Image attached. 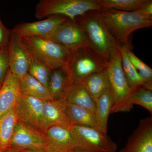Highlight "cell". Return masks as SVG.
I'll list each match as a JSON object with an SVG mask.
<instances>
[{
	"label": "cell",
	"mask_w": 152,
	"mask_h": 152,
	"mask_svg": "<svg viewBox=\"0 0 152 152\" xmlns=\"http://www.w3.org/2000/svg\"><path fill=\"white\" fill-rule=\"evenodd\" d=\"M119 152H152V117L140 121L138 126Z\"/></svg>",
	"instance_id": "obj_12"
},
{
	"label": "cell",
	"mask_w": 152,
	"mask_h": 152,
	"mask_svg": "<svg viewBox=\"0 0 152 152\" xmlns=\"http://www.w3.org/2000/svg\"><path fill=\"white\" fill-rule=\"evenodd\" d=\"M108 64L94 50L86 47L72 52L64 67L74 82L82 81L92 74L107 70Z\"/></svg>",
	"instance_id": "obj_5"
},
{
	"label": "cell",
	"mask_w": 152,
	"mask_h": 152,
	"mask_svg": "<svg viewBox=\"0 0 152 152\" xmlns=\"http://www.w3.org/2000/svg\"><path fill=\"white\" fill-rule=\"evenodd\" d=\"M16 36L29 54L51 69L64 67L70 56L69 50L51 39Z\"/></svg>",
	"instance_id": "obj_3"
},
{
	"label": "cell",
	"mask_w": 152,
	"mask_h": 152,
	"mask_svg": "<svg viewBox=\"0 0 152 152\" xmlns=\"http://www.w3.org/2000/svg\"><path fill=\"white\" fill-rule=\"evenodd\" d=\"M137 11L142 15L150 18H152V0H148L146 4Z\"/></svg>",
	"instance_id": "obj_31"
},
{
	"label": "cell",
	"mask_w": 152,
	"mask_h": 152,
	"mask_svg": "<svg viewBox=\"0 0 152 152\" xmlns=\"http://www.w3.org/2000/svg\"><path fill=\"white\" fill-rule=\"evenodd\" d=\"M11 30L5 26L0 18V48H7L11 35Z\"/></svg>",
	"instance_id": "obj_30"
},
{
	"label": "cell",
	"mask_w": 152,
	"mask_h": 152,
	"mask_svg": "<svg viewBox=\"0 0 152 152\" xmlns=\"http://www.w3.org/2000/svg\"><path fill=\"white\" fill-rule=\"evenodd\" d=\"M75 21L84 31L89 47L108 63L120 45L106 27L99 10L88 11L77 17Z\"/></svg>",
	"instance_id": "obj_1"
},
{
	"label": "cell",
	"mask_w": 152,
	"mask_h": 152,
	"mask_svg": "<svg viewBox=\"0 0 152 152\" xmlns=\"http://www.w3.org/2000/svg\"><path fill=\"white\" fill-rule=\"evenodd\" d=\"M131 103L142 106L146 109L152 115V90L141 86L133 91L130 96Z\"/></svg>",
	"instance_id": "obj_28"
},
{
	"label": "cell",
	"mask_w": 152,
	"mask_h": 152,
	"mask_svg": "<svg viewBox=\"0 0 152 152\" xmlns=\"http://www.w3.org/2000/svg\"><path fill=\"white\" fill-rule=\"evenodd\" d=\"M99 12L106 27L120 45H125L130 49L129 39L131 34L135 30L152 26V18L138 11L125 12L110 9Z\"/></svg>",
	"instance_id": "obj_2"
},
{
	"label": "cell",
	"mask_w": 152,
	"mask_h": 152,
	"mask_svg": "<svg viewBox=\"0 0 152 152\" xmlns=\"http://www.w3.org/2000/svg\"><path fill=\"white\" fill-rule=\"evenodd\" d=\"M108 77L114 95V104L110 114L130 111L133 105L130 101L132 91L123 72L120 48L108 64Z\"/></svg>",
	"instance_id": "obj_6"
},
{
	"label": "cell",
	"mask_w": 152,
	"mask_h": 152,
	"mask_svg": "<svg viewBox=\"0 0 152 152\" xmlns=\"http://www.w3.org/2000/svg\"><path fill=\"white\" fill-rule=\"evenodd\" d=\"M148 0H99L101 10L114 9L125 12L138 10Z\"/></svg>",
	"instance_id": "obj_25"
},
{
	"label": "cell",
	"mask_w": 152,
	"mask_h": 152,
	"mask_svg": "<svg viewBox=\"0 0 152 152\" xmlns=\"http://www.w3.org/2000/svg\"><path fill=\"white\" fill-rule=\"evenodd\" d=\"M4 151H3L1 149V148H0V152H3Z\"/></svg>",
	"instance_id": "obj_35"
},
{
	"label": "cell",
	"mask_w": 152,
	"mask_h": 152,
	"mask_svg": "<svg viewBox=\"0 0 152 152\" xmlns=\"http://www.w3.org/2000/svg\"><path fill=\"white\" fill-rule=\"evenodd\" d=\"M69 129L80 148L92 152H116L118 149L116 143L96 128L72 125Z\"/></svg>",
	"instance_id": "obj_7"
},
{
	"label": "cell",
	"mask_w": 152,
	"mask_h": 152,
	"mask_svg": "<svg viewBox=\"0 0 152 152\" xmlns=\"http://www.w3.org/2000/svg\"><path fill=\"white\" fill-rule=\"evenodd\" d=\"M65 98L68 103L81 106L88 109L96 118L94 102L90 96L83 82H74Z\"/></svg>",
	"instance_id": "obj_19"
},
{
	"label": "cell",
	"mask_w": 152,
	"mask_h": 152,
	"mask_svg": "<svg viewBox=\"0 0 152 152\" xmlns=\"http://www.w3.org/2000/svg\"><path fill=\"white\" fill-rule=\"evenodd\" d=\"M4 152H20V151L19 150L10 147V148L7 149L5 151H4Z\"/></svg>",
	"instance_id": "obj_34"
},
{
	"label": "cell",
	"mask_w": 152,
	"mask_h": 152,
	"mask_svg": "<svg viewBox=\"0 0 152 152\" xmlns=\"http://www.w3.org/2000/svg\"><path fill=\"white\" fill-rule=\"evenodd\" d=\"M3 152H4V151H3Z\"/></svg>",
	"instance_id": "obj_37"
},
{
	"label": "cell",
	"mask_w": 152,
	"mask_h": 152,
	"mask_svg": "<svg viewBox=\"0 0 152 152\" xmlns=\"http://www.w3.org/2000/svg\"><path fill=\"white\" fill-rule=\"evenodd\" d=\"M48 150L49 152H92L81 148L74 149L65 151H59L53 149L52 148L50 147H48Z\"/></svg>",
	"instance_id": "obj_32"
},
{
	"label": "cell",
	"mask_w": 152,
	"mask_h": 152,
	"mask_svg": "<svg viewBox=\"0 0 152 152\" xmlns=\"http://www.w3.org/2000/svg\"><path fill=\"white\" fill-rule=\"evenodd\" d=\"M19 78L9 70L0 88V116L14 109L21 94Z\"/></svg>",
	"instance_id": "obj_15"
},
{
	"label": "cell",
	"mask_w": 152,
	"mask_h": 152,
	"mask_svg": "<svg viewBox=\"0 0 152 152\" xmlns=\"http://www.w3.org/2000/svg\"><path fill=\"white\" fill-rule=\"evenodd\" d=\"M82 82L94 102L110 87L107 69L92 74Z\"/></svg>",
	"instance_id": "obj_20"
},
{
	"label": "cell",
	"mask_w": 152,
	"mask_h": 152,
	"mask_svg": "<svg viewBox=\"0 0 152 152\" xmlns=\"http://www.w3.org/2000/svg\"><path fill=\"white\" fill-rule=\"evenodd\" d=\"M20 152H49L48 149H31L20 151Z\"/></svg>",
	"instance_id": "obj_33"
},
{
	"label": "cell",
	"mask_w": 152,
	"mask_h": 152,
	"mask_svg": "<svg viewBox=\"0 0 152 152\" xmlns=\"http://www.w3.org/2000/svg\"><path fill=\"white\" fill-rule=\"evenodd\" d=\"M18 121L14 109L0 116V148L3 151L10 148L14 128Z\"/></svg>",
	"instance_id": "obj_24"
},
{
	"label": "cell",
	"mask_w": 152,
	"mask_h": 152,
	"mask_svg": "<svg viewBox=\"0 0 152 152\" xmlns=\"http://www.w3.org/2000/svg\"><path fill=\"white\" fill-rule=\"evenodd\" d=\"M67 105L65 98L44 101L42 111L46 130L52 126L69 129L72 124L68 116Z\"/></svg>",
	"instance_id": "obj_14"
},
{
	"label": "cell",
	"mask_w": 152,
	"mask_h": 152,
	"mask_svg": "<svg viewBox=\"0 0 152 152\" xmlns=\"http://www.w3.org/2000/svg\"><path fill=\"white\" fill-rule=\"evenodd\" d=\"M50 145V148L59 151H65L80 148L78 144L69 129L52 126L45 132Z\"/></svg>",
	"instance_id": "obj_17"
},
{
	"label": "cell",
	"mask_w": 152,
	"mask_h": 152,
	"mask_svg": "<svg viewBox=\"0 0 152 152\" xmlns=\"http://www.w3.org/2000/svg\"><path fill=\"white\" fill-rule=\"evenodd\" d=\"M128 48L125 45L120 46V51L121 56L122 66L124 75L128 86L132 93L139 87H144L145 83L129 60L127 53Z\"/></svg>",
	"instance_id": "obj_23"
},
{
	"label": "cell",
	"mask_w": 152,
	"mask_h": 152,
	"mask_svg": "<svg viewBox=\"0 0 152 152\" xmlns=\"http://www.w3.org/2000/svg\"><path fill=\"white\" fill-rule=\"evenodd\" d=\"M74 81L64 67L51 69L48 89L53 100L65 98Z\"/></svg>",
	"instance_id": "obj_16"
},
{
	"label": "cell",
	"mask_w": 152,
	"mask_h": 152,
	"mask_svg": "<svg viewBox=\"0 0 152 152\" xmlns=\"http://www.w3.org/2000/svg\"><path fill=\"white\" fill-rule=\"evenodd\" d=\"M20 80L21 94L43 101L53 100L48 89L29 74H27Z\"/></svg>",
	"instance_id": "obj_21"
},
{
	"label": "cell",
	"mask_w": 152,
	"mask_h": 152,
	"mask_svg": "<svg viewBox=\"0 0 152 152\" xmlns=\"http://www.w3.org/2000/svg\"><path fill=\"white\" fill-rule=\"evenodd\" d=\"M114 95L111 87L95 102L96 119L99 130L107 134L109 115L114 104Z\"/></svg>",
	"instance_id": "obj_18"
},
{
	"label": "cell",
	"mask_w": 152,
	"mask_h": 152,
	"mask_svg": "<svg viewBox=\"0 0 152 152\" xmlns=\"http://www.w3.org/2000/svg\"><path fill=\"white\" fill-rule=\"evenodd\" d=\"M9 70L7 49L0 48V85L5 79Z\"/></svg>",
	"instance_id": "obj_29"
},
{
	"label": "cell",
	"mask_w": 152,
	"mask_h": 152,
	"mask_svg": "<svg viewBox=\"0 0 152 152\" xmlns=\"http://www.w3.org/2000/svg\"><path fill=\"white\" fill-rule=\"evenodd\" d=\"M7 49L9 70L21 79L28 73L30 56L20 43L16 35L12 31Z\"/></svg>",
	"instance_id": "obj_13"
},
{
	"label": "cell",
	"mask_w": 152,
	"mask_h": 152,
	"mask_svg": "<svg viewBox=\"0 0 152 152\" xmlns=\"http://www.w3.org/2000/svg\"><path fill=\"white\" fill-rule=\"evenodd\" d=\"M68 19L62 16H53L38 21L20 23L11 30L19 37L50 39L60 25Z\"/></svg>",
	"instance_id": "obj_10"
},
{
	"label": "cell",
	"mask_w": 152,
	"mask_h": 152,
	"mask_svg": "<svg viewBox=\"0 0 152 152\" xmlns=\"http://www.w3.org/2000/svg\"><path fill=\"white\" fill-rule=\"evenodd\" d=\"M1 85H0V88H1Z\"/></svg>",
	"instance_id": "obj_36"
},
{
	"label": "cell",
	"mask_w": 152,
	"mask_h": 152,
	"mask_svg": "<svg viewBox=\"0 0 152 152\" xmlns=\"http://www.w3.org/2000/svg\"><path fill=\"white\" fill-rule=\"evenodd\" d=\"M44 102L20 95L14 108L18 120L45 132L46 127L42 111Z\"/></svg>",
	"instance_id": "obj_9"
},
{
	"label": "cell",
	"mask_w": 152,
	"mask_h": 152,
	"mask_svg": "<svg viewBox=\"0 0 152 152\" xmlns=\"http://www.w3.org/2000/svg\"><path fill=\"white\" fill-rule=\"evenodd\" d=\"M67 113L72 124L90 127L99 130L96 117L86 108L68 103Z\"/></svg>",
	"instance_id": "obj_22"
},
{
	"label": "cell",
	"mask_w": 152,
	"mask_h": 152,
	"mask_svg": "<svg viewBox=\"0 0 152 152\" xmlns=\"http://www.w3.org/2000/svg\"><path fill=\"white\" fill-rule=\"evenodd\" d=\"M50 145L45 133L18 120L14 128L10 147L21 151L47 149Z\"/></svg>",
	"instance_id": "obj_8"
},
{
	"label": "cell",
	"mask_w": 152,
	"mask_h": 152,
	"mask_svg": "<svg viewBox=\"0 0 152 152\" xmlns=\"http://www.w3.org/2000/svg\"><path fill=\"white\" fill-rule=\"evenodd\" d=\"M129 60L137 70L145 83L144 88L152 90V69L134 54L131 49L127 48Z\"/></svg>",
	"instance_id": "obj_27"
},
{
	"label": "cell",
	"mask_w": 152,
	"mask_h": 152,
	"mask_svg": "<svg viewBox=\"0 0 152 152\" xmlns=\"http://www.w3.org/2000/svg\"><path fill=\"white\" fill-rule=\"evenodd\" d=\"M29 64L28 74L48 89V83L51 69L40 61L29 54Z\"/></svg>",
	"instance_id": "obj_26"
},
{
	"label": "cell",
	"mask_w": 152,
	"mask_h": 152,
	"mask_svg": "<svg viewBox=\"0 0 152 152\" xmlns=\"http://www.w3.org/2000/svg\"><path fill=\"white\" fill-rule=\"evenodd\" d=\"M50 39L72 52L88 47L86 35L75 21L68 19L60 25Z\"/></svg>",
	"instance_id": "obj_11"
},
{
	"label": "cell",
	"mask_w": 152,
	"mask_h": 152,
	"mask_svg": "<svg viewBox=\"0 0 152 152\" xmlns=\"http://www.w3.org/2000/svg\"><path fill=\"white\" fill-rule=\"evenodd\" d=\"M99 0H41L34 16L41 20L53 16H62L72 20L91 11L101 10Z\"/></svg>",
	"instance_id": "obj_4"
}]
</instances>
